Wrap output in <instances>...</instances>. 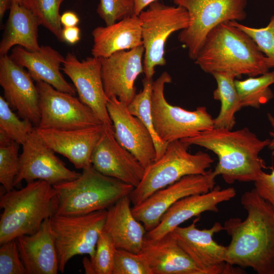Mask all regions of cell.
<instances>
[{"label": "cell", "mask_w": 274, "mask_h": 274, "mask_svg": "<svg viewBox=\"0 0 274 274\" xmlns=\"http://www.w3.org/2000/svg\"><path fill=\"white\" fill-rule=\"evenodd\" d=\"M49 219L44 221L35 233L16 238L27 274H57L59 271L57 254Z\"/></svg>", "instance_id": "d4e9b609"}, {"label": "cell", "mask_w": 274, "mask_h": 274, "mask_svg": "<svg viewBox=\"0 0 274 274\" xmlns=\"http://www.w3.org/2000/svg\"><path fill=\"white\" fill-rule=\"evenodd\" d=\"M37 18L21 5L11 2L10 13L0 43V55H7L10 49L18 45L35 51L40 47L38 41Z\"/></svg>", "instance_id": "4316f807"}, {"label": "cell", "mask_w": 274, "mask_h": 274, "mask_svg": "<svg viewBox=\"0 0 274 274\" xmlns=\"http://www.w3.org/2000/svg\"><path fill=\"white\" fill-rule=\"evenodd\" d=\"M97 13L106 25L134 15L133 0H99Z\"/></svg>", "instance_id": "8d00e7d4"}, {"label": "cell", "mask_w": 274, "mask_h": 274, "mask_svg": "<svg viewBox=\"0 0 274 274\" xmlns=\"http://www.w3.org/2000/svg\"><path fill=\"white\" fill-rule=\"evenodd\" d=\"M153 80H143V90L136 94L127 105L129 112L138 118L145 125L152 135L156 152L155 160L160 158L166 151L168 143L163 142L157 134L153 125L151 113V92Z\"/></svg>", "instance_id": "f546056e"}, {"label": "cell", "mask_w": 274, "mask_h": 274, "mask_svg": "<svg viewBox=\"0 0 274 274\" xmlns=\"http://www.w3.org/2000/svg\"><path fill=\"white\" fill-rule=\"evenodd\" d=\"M59 3L61 4L64 0H58Z\"/></svg>", "instance_id": "bcb514c9"}, {"label": "cell", "mask_w": 274, "mask_h": 274, "mask_svg": "<svg viewBox=\"0 0 274 274\" xmlns=\"http://www.w3.org/2000/svg\"><path fill=\"white\" fill-rule=\"evenodd\" d=\"M158 0H133L134 6V15L139 16L145 8Z\"/></svg>", "instance_id": "b9f144b4"}, {"label": "cell", "mask_w": 274, "mask_h": 274, "mask_svg": "<svg viewBox=\"0 0 274 274\" xmlns=\"http://www.w3.org/2000/svg\"><path fill=\"white\" fill-rule=\"evenodd\" d=\"M93 56L105 58L121 50L143 45L139 16L133 15L106 26H98L92 31Z\"/></svg>", "instance_id": "484cf974"}, {"label": "cell", "mask_w": 274, "mask_h": 274, "mask_svg": "<svg viewBox=\"0 0 274 274\" xmlns=\"http://www.w3.org/2000/svg\"><path fill=\"white\" fill-rule=\"evenodd\" d=\"M62 41L73 45L80 39V29L76 26L64 27L62 30Z\"/></svg>", "instance_id": "ab89813d"}, {"label": "cell", "mask_w": 274, "mask_h": 274, "mask_svg": "<svg viewBox=\"0 0 274 274\" xmlns=\"http://www.w3.org/2000/svg\"><path fill=\"white\" fill-rule=\"evenodd\" d=\"M10 57L17 64L26 67L36 82L43 81L59 91L76 94V89L60 72V65L65 57L52 47L42 46L39 50L31 51L16 46Z\"/></svg>", "instance_id": "7402d4cb"}, {"label": "cell", "mask_w": 274, "mask_h": 274, "mask_svg": "<svg viewBox=\"0 0 274 274\" xmlns=\"http://www.w3.org/2000/svg\"><path fill=\"white\" fill-rule=\"evenodd\" d=\"M36 82L41 115L38 127L74 129L102 124L92 110L74 95L45 82Z\"/></svg>", "instance_id": "8fae6325"}, {"label": "cell", "mask_w": 274, "mask_h": 274, "mask_svg": "<svg viewBox=\"0 0 274 274\" xmlns=\"http://www.w3.org/2000/svg\"><path fill=\"white\" fill-rule=\"evenodd\" d=\"M241 203L246 218H230L223 225L231 237L226 262L258 274H274V209L254 188L242 194Z\"/></svg>", "instance_id": "6da1fadb"}, {"label": "cell", "mask_w": 274, "mask_h": 274, "mask_svg": "<svg viewBox=\"0 0 274 274\" xmlns=\"http://www.w3.org/2000/svg\"><path fill=\"white\" fill-rule=\"evenodd\" d=\"M212 75L217 85L213 97L221 102L220 112L214 119V127L232 130L236 124L235 114L243 108L235 85L236 76L228 72H215Z\"/></svg>", "instance_id": "83f0119b"}, {"label": "cell", "mask_w": 274, "mask_h": 274, "mask_svg": "<svg viewBox=\"0 0 274 274\" xmlns=\"http://www.w3.org/2000/svg\"><path fill=\"white\" fill-rule=\"evenodd\" d=\"M116 249L111 237L102 230L98 238L93 259H83L85 273L112 274Z\"/></svg>", "instance_id": "d6a6232c"}, {"label": "cell", "mask_w": 274, "mask_h": 274, "mask_svg": "<svg viewBox=\"0 0 274 274\" xmlns=\"http://www.w3.org/2000/svg\"><path fill=\"white\" fill-rule=\"evenodd\" d=\"M63 66L79 99L92 110L103 125L113 127L107 110L109 98L104 88L100 58L92 56L79 61L74 54L68 53Z\"/></svg>", "instance_id": "9a60e30c"}, {"label": "cell", "mask_w": 274, "mask_h": 274, "mask_svg": "<svg viewBox=\"0 0 274 274\" xmlns=\"http://www.w3.org/2000/svg\"><path fill=\"white\" fill-rule=\"evenodd\" d=\"M82 170L77 179L53 185L55 191L53 215H83L108 210L134 188L101 174L92 165Z\"/></svg>", "instance_id": "5b68a950"}, {"label": "cell", "mask_w": 274, "mask_h": 274, "mask_svg": "<svg viewBox=\"0 0 274 274\" xmlns=\"http://www.w3.org/2000/svg\"><path fill=\"white\" fill-rule=\"evenodd\" d=\"M79 21L78 15L73 11H66L60 15V23L64 27L76 26Z\"/></svg>", "instance_id": "60d3db41"}, {"label": "cell", "mask_w": 274, "mask_h": 274, "mask_svg": "<svg viewBox=\"0 0 274 274\" xmlns=\"http://www.w3.org/2000/svg\"><path fill=\"white\" fill-rule=\"evenodd\" d=\"M35 127L13 112L4 97L0 96V143L15 142L23 145Z\"/></svg>", "instance_id": "4dcf8cb0"}, {"label": "cell", "mask_w": 274, "mask_h": 274, "mask_svg": "<svg viewBox=\"0 0 274 274\" xmlns=\"http://www.w3.org/2000/svg\"><path fill=\"white\" fill-rule=\"evenodd\" d=\"M107 215V210H103L83 215H53L50 217L59 272H64L66 264L75 256L87 254L90 260L93 259Z\"/></svg>", "instance_id": "ba28073f"}, {"label": "cell", "mask_w": 274, "mask_h": 274, "mask_svg": "<svg viewBox=\"0 0 274 274\" xmlns=\"http://www.w3.org/2000/svg\"><path fill=\"white\" fill-rule=\"evenodd\" d=\"M91 157L92 165L101 174L116 179L134 188L145 171L136 158L118 143L113 127L104 126Z\"/></svg>", "instance_id": "e0dca14e"}, {"label": "cell", "mask_w": 274, "mask_h": 274, "mask_svg": "<svg viewBox=\"0 0 274 274\" xmlns=\"http://www.w3.org/2000/svg\"><path fill=\"white\" fill-rule=\"evenodd\" d=\"M204 72H228L236 77H256L274 67V60L259 50L252 38L229 21L208 34L195 60Z\"/></svg>", "instance_id": "3957f363"}, {"label": "cell", "mask_w": 274, "mask_h": 274, "mask_svg": "<svg viewBox=\"0 0 274 274\" xmlns=\"http://www.w3.org/2000/svg\"><path fill=\"white\" fill-rule=\"evenodd\" d=\"M188 12L189 23L180 32L178 39L195 60L210 31L219 24L242 21L246 17L247 0H173Z\"/></svg>", "instance_id": "30bf717a"}, {"label": "cell", "mask_w": 274, "mask_h": 274, "mask_svg": "<svg viewBox=\"0 0 274 274\" xmlns=\"http://www.w3.org/2000/svg\"><path fill=\"white\" fill-rule=\"evenodd\" d=\"M270 140L259 139L247 127L235 131L213 127L181 140L189 146H199L215 154L218 162L213 173L229 184L235 181L254 182L259 178L266 168L259 154Z\"/></svg>", "instance_id": "7a4b0ae2"}, {"label": "cell", "mask_w": 274, "mask_h": 274, "mask_svg": "<svg viewBox=\"0 0 274 274\" xmlns=\"http://www.w3.org/2000/svg\"><path fill=\"white\" fill-rule=\"evenodd\" d=\"M198 217L186 227L180 226L170 233L181 247L187 253L203 274L244 273L226 262L227 247L213 239L214 234L224 230L223 225L215 222L209 229H199L196 224Z\"/></svg>", "instance_id": "7c38bea8"}, {"label": "cell", "mask_w": 274, "mask_h": 274, "mask_svg": "<svg viewBox=\"0 0 274 274\" xmlns=\"http://www.w3.org/2000/svg\"><path fill=\"white\" fill-rule=\"evenodd\" d=\"M270 168V173L263 172L254 182V189L274 209V168L272 167Z\"/></svg>", "instance_id": "f35d334b"}, {"label": "cell", "mask_w": 274, "mask_h": 274, "mask_svg": "<svg viewBox=\"0 0 274 274\" xmlns=\"http://www.w3.org/2000/svg\"><path fill=\"white\" fill-rule=\"evenodd\" d=\"M216 176L213 170L204 174L185 176L161 189L131 208L133 215L147 231L155 228L166 211L180 199L193 194L207 193L215 186Z\"/></svg>", "instance_id": "4fadbf2b"}, {"label": "cell", "mask_w": 274, "mask_h": 274, "mask_svg": "<svg viewBox=\"0 0 274 274\" xmlns=\"http://www.w3.org/2000/svg\"><path fill=\"white\" fill-rule=\"evenodd\" d=\"M141 253L152 274H203L170 232L157 240L145 239Z\"/></svg>", "instance_id": "603a6c76"}, {"label": "cell", "mask_w": 274, "mask_h": 274, "mask_svg": "<svg viewBox=\"0 0 274 274\" xmlns=\"http://www.w3.org/2000/svg\"><path fill=\"white\" fill-rule=\"evenodd\" d=\"M189 147L181 140L168 143L163 155L145 168L141 182L128 195L133 206L185 176L207 172L213 159L201 151L191 154Z\"/></svg>", "instance_id": "8992f818"}, {"label": "cell", "mask_w": 274, "mask_h": 274, "mask_svg": "<svg viewBox=\"0 0 274 274\" xmlns=\"http://www.w3.org/2000/svg\"><path fill=\"white\" fill-rule=\"evenodd\" d=\"M128 195L107 210L103 230L111 237L117 249L141 253L147 230L133 215Z\"/></svg>", "instance_id": "cb8c5ba5"}, {"label": "cell", "mask_w": 274, "mask_h": 274, "mask_svg": "<svg viewBox=\"0 0 274 274\" xmlns=\"http://www.w3.org/2000/svg\"><path fill=\"white\" fill-rule=\"evenodd\" d=\"M267 117L271 126L273 128V130L269 133L272 139L270 140V143L268 146V147L270 150L274 152V117L270 113L267 114Z\"/></svg>", "instance_id": "7bdbcfd3"}, {"label": "cell", "mask_w": 274, "mask_h": 274, "mask_svg": "<svg viewBox=\"0 0 274 274\" xmlns=\"http://www.w3.org/2000/svg\"><path fill=\"white\" fill-rule=\"evenodd\" d=\"M229 22L249 36L264 55L274 60V15L266 27L259 28L247 26L236 21Z\"/></svg>", "instance_id": "d590c367"}, {"label": "cell", "mask_w": 274, "mask_h": 274, "mask_svg": "<svg viewBox=\"0 0 274 274\" xmlns=\"http://www.w3.org/2000/svg\"><path fill=\"white\" fill-rule=\"evenodd\" d=\"M233 187L221 189L216 186L211 191L185 197L173 204L163 214L159 224L147 231L145 239H158L172 232L182 223L205 212H219L218 204L229 201L236 195Z\"/></svg>", "instance_id": "ffe728a7"}, {"label": "cell", "mask_w": 274, "mask_h": 274, "mask_svg": "<svg viewBox=\"0 0 274 274\" xmlns=\"http://www.w3.org/2000/svg\"><path fill=\"white\" fill-rule=\"evenodd\" d=\"M102 124L83 128L56 129L35 127L41 140L55 153L65 157L78 169L92 165L93 151L99 140Z\"/></svg>", "instance_id": "44dd1931"}, {"label": "cell", "mask_w": 274, "mask_h": 274, "mask_svg": "<svg viewBox=\"0 0 274 274\" xmlns=\"http://www.w3.org/2000/svg\"><path fill=\"white\" fill-rule=\"evenodd\" d=\"M55 153L41 140L35 129L22 145L19 170L14 186L22 181L29 183L36 180L45 181L53 186L80 176L81 173L68 168Z\"/></svg>", "instance_id": "5bb4252c"}, {"label": "cell", "mask_w": 274, "mask_h": 274, "mask_svg": "<svg viewBox=\"0 0 274 274\" xmlns=\"http://www.w3.org/2000/svg\"><path fill=\"white\" fill-rule=\"evenodd\" d=\"M19 144L15 142L0 143V183L5 192L13 189L20 166Z\"/></svg>", "instance_id": "836d02e7"}, {"label": "cell", "mask_w": 274, "mask_h": 274, "mask_svg": "<svg viewBox=\"0 0 274 274\" xmlns=\"http://www.w3.org/2000/svg\"><path fill=\"white\" fill-rule=\"evenodd\" d=\"M274 84V71L259 77H250L244 80H235V85L242 107L259 109L273 97L270 86Z\"/></svg>", "instance_id": "f1b7e54d"}, {"label": "cell", "mask_w": 274, "mask_h": 274, "mask_svg": "<svg viewBox=\"0 0 274 274\" xmlns=\"http://www.w3.org/2000/svg\"><path fill=\"white\" fill-rule=\"evenodd\" d=\"M37 18L40 25L50 31L62 41L58 0H23L20 4Z\"/></svg>", "instance_id": "1f68e13d"}, {"label": "cell", "mask_w": 274, "mask_h": 274, "mask_svg": "<svg viewBox=\"0 0 274 274\" xmlns=\"http://www.w3.org/2000/svg\"><path fill=\"white\" fill-rule=\"evenodd\" d=\"M107 110L112 121L115 138L146 168L156 158L151 134L143 123L132 115L127 105L116 97L109 99Z\"/></svg>", "instance_id": "ac0fdd59"}, {"label": "cell", "mask_w": 274, "mask_h": 274, "mask_svg": "<svg viewBox=\"0 0 274 274\" xmlns=\"http://www.w3.org/2000/svg\"><path fill=\"white\" fill-rule=\"evenodd\" d=\"M139 17L144 47L145 78L153 80L155 67L166 64L164 55L168 38L174 32L188 27L189 15L183 7L167 6L157 1L142 11Z\"/></svg>", "instance_id": "9c48e42d"}, {"label": "cell", "mask_w": 274, "mask_h": 274, "mask_svg": "<svg viewBox=\"0 0 274 274\" xmlns=\"http://www.w3.org/2000/svg\"><path fill=\"white\" fill-rule=\"evenodd\" d=\"M172 81L170 75L164 72L152 84L151 113L158 137L169 143L194 136L213 128L214 119L206 107L188 111L167 102L164 94V87Z\"/></svg>", "instance_id": "52a82bcc"}, {"label": "cell", "mask_w": 274, "mask_h": 274, "mask_svg": "<svg viewBox=\"0 0 274 274\" xmlns=\"http://www.w3.org/2000/svg\"><path fill=\"white\" fill-rule=\"evenodd\" d=\"M33 80L28 72L10 56H1L0 85L5 99L21 118L38 127L41 119L39 94Z\"/></svg>", "instance_id": "2e32d148"}, {"label": "cell", "mask_w": 274, "mask_h": 274, "mask_svg": "<svg viewBox=\"0 0 274 274\" xmlns=\"http://www.w3.org/2000/svg\"><path fill=\"white\" fill-rule=\"evenodd\" d=\"M112 274H152L142 253L116 249Z\"/></svg>", "instance_id": "e575fe53"}, {"label": "cell", "mask_w": 274, "mask_h": 274, "mask_svg": "<svg viewBox=\"0 0 274 274\" xmlns=\"http://www.w3.org/2000/svg\"><path fill=\"white\" fill-rule=\"evenodd\" d=\"M11 4L10 0H0V19L2 20L6 11L10 9Z\"/></svg>", "instance_id": "ee69618b"}, {"label": "cell", "mask_w": 274, "mask_h": 274, "mask_svg": "<svg viewBox=\"0 0 274 274\" xmlns=\"http://www.w3.org/2000/svg\"><path fill=\"white\" fill-rule=\"evenodd\" d=\"M11 2H16L21 4L23 0H10Z\"/></svg>", "instance_id": "f6af8a7d"}, {"label": "cell", "mask_w": 274, "mask_h": 274, "mask_svg": "<svg viewBox=\"0 0 274 274\" xmlns=\"http://www.w3.org/2000/svg\"><path fill=\"white\" fill-rule=\"evenodd\" d=\"M55 196L53 186L43 180L1 194L0 245L36 232L44 221L54 214Z\"/></svg>", "instance_id": "277c9868"}, {"label": "cell", "mask_w": 274, "mask_h": 274, "mask_svg": "<svg viewBox=\"0 0 274 274\" xmlns=\"http://www.w3.org/2000/svg\"><path fill=\"white\" fill-rule=\"evenodd\" d=\"M143 45L116 52L109 57L100 58L105 93L108 97H116L128 105L134 97V82L144 73Z\"/></svg>", "instance_id": "d6986e66"}, {"label": "cell", "mask_w": 274, "mask_h": 274, "mask_svg": "<svg viewBox=\"0 0 274 274\" xmlns=\"http://www.w3.org/2000/svg\"><path fill=\"white\" fill-rule=\"evenodd\" d=\"M0 274H27L20 256L16 239L1 245Z\"/></svg>", "instance_id": "74e56055"}]
</instances>
